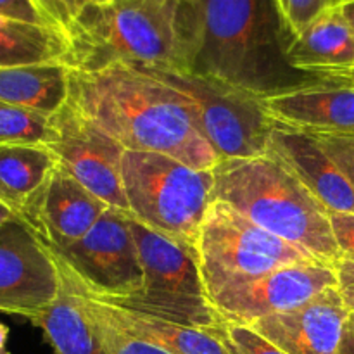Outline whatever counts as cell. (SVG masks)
I'll use <instances>...</instances> for the list:
<instances>
[{"label":"cell","mask_w":354,"mask_h":354,"mask_svg":"<svg viewBox=\"0 0 354 354\" xmlns=\"http://www.w3.org/2000/svg\"><path fill=\"white\" fill-rule=\"evenodd\" d=\"M69 68L61 61L0 68V102L54 114L68 102Z\"/></svg>","instance_id":"d6986e66"},{"label":"cell","mask_w":354,"mask_h":354,"mask_svg":"<svg viewBox=\"0 0 354 354\" xmlns=\"http://www.w3.org/2000/svg\"><path fill=\"white\" fill-rule=\"evenodd\" d=\"M59 265V263H57ZM61 266V265H59ZM62 268V266H61ZM64 270V268H62ZM66 272V270H64ZM68 275V272H66ZM73 287L82 294L92 310H95L100 317L109 320L116 327L123 328L128 334L138 339L152 342L159 348L166 349L171 354H239L228 337L227 327L225 328H199L189 325L173 324V322L161 320V318L149 317V315L135 313V311L121 310L95 299L80 286L73 282Z\"/></svg>","instance_id":"e0dca14e"},{"label":"cell","mask_w":354,"mask_h":354,"mask_svg":"<svg viewBox=\"0 0 354 354\" xmlns=\"http://www.w3.org/2000/svg\"><path fill=\"white\" fill-rule=\"evenodd\" d=\"M213 201L230 204L263 230L317 261L335 266L342 258L328 209L272 152L225 159L213 168Z\"/></svg>","instance_id":"3957f363"},{"label":"cell","mask_w":354,"mask_h":354,"mask_svg":"<svg viewBox=\"0 0 354 354\" xmlns=\"http://www.w3.org/2000/svg\"><path fill=\"white\" fill-rule=\"evenodd\" d=\"M45 147L57 166L109 207L130 214L121 180V162L127 149L107 131L82 113L73 102H66L48 120Z\"/></svg>","instance_id":"30bf717a"},{"label":"cell","mask_w":354,"mask_h":354,"mask_svg":"<svg viewBox=\"0 0 354 354\" xmlns=\"http://www.w3.org/2000/svg\"><path fill=\"white\" fill-rule=\"evenodd\" d=\"M135 68L175 88L189 102L201 135L209 142L220 161L258 158L268 152L275 123L266 114L259 95L220 78L183 69Z\"/></svg>","instance_id":"52a82bcc"},{"label":"cell","mask_w":354,"mask_h":354,"mask_svg":"<svg viewBox=\"0 0 354 354\" xmlns=\"http://www.w3.org/2000/svg\"><path fill=\"white\" fill-rule=\"evenodd\" d=\"M273 123L308 133L354 135V90L320 80L311 85L261 97Z\"/></svg>","instance_id":"2e32d148"},{"label":"cell","mask_w":354,"mask_h":354,"mask_svg":"<svg viewBox=\"0 0 354 354\" xmlns=\"http://www.w3.org/2000/svg\"><path fill=\"white\" fill-rule=\"evenodd\" d=\"M50 116L0 102V145H44Z\"/></svg>","instance_id":"603a6c76"},{"label":"cell","mask_w":354,"mask_h":354,"mask_svg":"<svg viewBox=\"0 0 354 354\" xmlns=\"http://www.w3.org/2000/svg\"><path fill=\"white\" fill-rule=\"evenodd\" d=\"M121 180L135 220L176 241L197 244L213 203V169H196L159 152L127 151Z\"/></svg>","instance_id":"8992f818"},{"label":"cell","mask_w":354,"mask_h":354,"mask_svg":"<svg viewBox=\"0 0 354 354\" xmlns=\"http://www.w3.org/2000/svg\"><path fill=\"white\" fill-rule=\"evenodd\" d=\"M286 57L296 71L317 76L354 68V31L341 7L320 14L294 35Z\"/></svg>","instance_id":"ac0fdd59"},{"label":"cell","mask_w":354,"mask_h":354,"mask_svg":"<svg viewBox=\"0 0 354 354\" xmlns=\"http://www.w3.org/2000/svg\"><path fill=\"white\" fill-rule=\"evenodd\" d=\"M337 273V289L344 299L346 306L354 313V258L344 256L335 265Z\"/></svg>","instance_id":"4dcf8cb0"},{"label":"cell","mask_w":354,"mask_h":354,"mask_svg":"<svg viewBox=\"0 0 354 354\" xmlns=\"http://www.w3.org/2000/svg\"><path fill=\"white\" fill-rule=\"evenodd\" d=\"M14 216H16V214H14L12 211L7 209L6 206H2V204H0V225H2L3 221L10 220V218H14Z\"/></svg>","instance_id":"e575fe53"},{"label":"cell","mask_w":354,"mask_h":354,"mask_svg":"<svg viewBox=\"0 0 354 354\" xmlns=\"http://www.w3.org/2000/svg\"><path fill=\"white\" fill-rule=\"evenodd\" d=\"M48 252L86 294L99 299L130 297L144 286L128 213L116 207H107L75 244Z\"/></svg>","instance_id":"9c48e42d"},{"label":"cell","mask_w":354,"mask_h":354,"mask_svg":"<svg viewBox=\"0 0 354 354\" xmlns=\"http://www.w3.org/2000/svg\"><path fill=\"white\" fill-rule=\"evenodd\" d=\"M107 207L104 201L55 165L17 218L33 230L45 248L57 251L80 241Z\"/></svg>","instance_id":"5bb4252c"},{"label":"cell","mask_w":354,"mask_h":354,"mask_svg":"<svg viewBox=\"0 0 354 354\" xmlns=\"http://www.w3.org/2000/svg\"><path fill=\"white\" fill-rule=\"evenodd\" d=\"M59 275L61 287L57 296L31 324L41 328L55 354H106L61 266Z\"/></svg>","instance_id":"ffe728a7"},{"label":"cell","mask_w":354,"mask_h":354,"mask_svg":"<svg viewBox=\"0 0 354 354\" xmlns=\"http://www.w3.org/2000/svg\"><path fill=\"white\" fill-rule=\"evenodd\" d=\"M330 287H337L335 266L304 261L227 287L213 294L211 303L225 324L249 327L261 318L303 306Z\"/></svg>","instance_id":"8fae6325"},{"label":"cell","mask_w":354,"mask_h":354,"mask_svg":"<svg viewBox=\"0 0 354 354\" xmlns=\"http://www.w3.org/2000/svg\"><path fill=\"white\" fill-rule=\"evenodd\" d=\"M354 187V135L311 133Z\"/></svg>","instance_id":"484cf974"},{"label":"cell","mask_w":354,"mask_h":354,"mask_svg":"<svg viewBox=\"0 0 354 354\" xmlns=\"http://www.w3.org/2000/svg\"><path fill=\"white\" fill-rule=\"evenodd\" d=\"M68 100L127 151L159 152L196 169H213L220 162L201 135L189 102L135 66L69 69Z\"/></svg>","instance_id":"7a4b0ae2"},{"label":"cell","mask_w":354,"mask_h":354,"mask_svg":"<svg viewBox=\"0 0 354 354\" xmlns=\"http://www.w3.org/2000/svg\"><path fill=\"white\" fill-rule=\"evenodd\" d=\"M227 332L239 354H287L249 327L227 324Z\"/></svg>","instance_id":"83f0119b"},{"label":"cell","mask_w":354,"mask_h":354,"mask_svg":"<svg viewBox=\"0 0 354 354\" xmlns=\"http://www.w3.org/2000/svg\"><path fill=\"white\" fill-rule=\"evenodd\" d=\"M62 272H64V270H62ZM69 283H71V280H69ZM71 287H73V283H71ZM73 290H75L76 297H78L80 308H82L83 313L88 317V320H90V324H92L93 330H95L97 337H99L100 342H102L106 354H171V353L166 351V349L159 348V346L152 344V342L144 341V339L135 337V335L124 332L123 328H120V327H116L114 324H111L109 320H106L104 317H100L95 310H92V308L86 304V301L83 299L82 294H80L75 287H73Z\"/></svg>","instance_id":"cb8c5ba5"},{"label":"cell","mask_w":354,"mask_h":354,"mask_svg":"<svg viewBox=\"0 0 354 354\" xmlns=\"http://www.w3.org/2000/svg\"><path fill=\"white\" fill-rule=\"evenodd\" d=\"M55 159L45 145H0V204L19 214L38 192Z\"/></svg>","instance_id":"44dd1931"},{"label":"cell","mask_w":354,"mask_h":354,"mask_svg":"<svg viewBox=\"0 0 354 354\" xmlns=\"http://www.w3.org/2000/svg\"><path fill=\"white\" fill-rule=\"evenodd\" d=\"M277 2V6H279V9H280V14H282V19H283V9H286V0H275ZM286 24V23H283ZM287 30V28H286Z\"/></svg>","instance_id":"d590c367"},{"label":"cell","mask_w":354,"mask_h":354,"mask_svg":"<svg viewBox=\"0 0 354 354\" xmlns=\"http://www.w3.org/2000/svg\"><path fill=\"white\" fill-rule=\"evenodd\" d=\"M320 80H327V82L337 83V85L348 86L354 90V68L344 69V71L327 73V75H320Z\"/></svg>","instance_id":"1f68e13d"},{"label":"cell","mask_w":354,"mask_h":354,"mask_svg":"<svg viewBox=\"0 0 354 354\" xmlns=\"http://www.w3.org/2000/svg\"><path fill=\"white\" fill-rule=\"evenodd\" d=\"M128 221L140 256L144 286L130 297L95 299L121 310L189 327H227L204 286L196 245L152 230L131 214H128Z\"/></svg>","instance_id":"5b68a950"},{"label":"cell","mask_w":354,"mask_h":354,"mask_svg":"<svg viewBox=\"0 0 354 354\" xmlns=\"http://www.w3.org/2000/svg\"><path fill=\"white\" fill-rule=\"evenodd\" d=\"M7 339H9V327L0 322V354H10L7 351Z\"/></svg>","instance_id":"836d02e7"},{"label":"cell","mask_w":354,"mask_h":354,"mask_svg":"<svg viewBox=\"0 0 354 354\" xmlns=\"http://www.w3.org/2000/svg\"><path fill=\"white\" fill-rule=\"evenodd\" d=\"M201 273L213 294L273 270L317 261L283 239L263 230L223 201H213L197 235Z\"/></svg>","instance_id":"ba28073f"},{"label":"cell","mask_w":354,"mask_h":354,"mask_svg":"<svg viewBox=\"0 0 354 354\" xmlns=\"http://www.w3.org/2000/svg\"><path fill=\"white\" fill-rule=\"evenodd\" d=\"M92 2H97V0H83V3H85V6H88V3H92Z\"/></svg>","instance_id":"8d00e7d4"},{"label":"cell","mask_w":354,"mask_h":354,"mask_svg":"<svg viewBox=\"0 0 354 354\" xmlns=\"http://www.w3.org/2000/svg\"><path fill=\"white\" fill-rule=\"evenodd\" d=\"M353 320H354V313H353Z\"/></svg>","instance_id":"f35d334b"},{"label":"cell","mask_w":354,"mask_h":354,"mask_svg":"<svg viewBox=\"0 0 354 354\" xmlns=\"http://www.w3.org/2000/svg\"><path fill=\"white\" fill-rule=\"evenodd\" d=\"M180 0H109L83 7L66 30L64 64L99 71L113 64L182 68Z\"/></svg>","instance_id":"277c9868"},{"label":"cell","mask_w":354,"mask_h":354,"mask_svg":"<svg viewBox=\"0 0 354 354\" xmlns=\"http://www.w3.org/2000/svg\"><path fill=\"white\" fill-rule=\"evenodd\" d=\"M328 220L342 258L344 256L354 258V213L328 211Z\"/></svg>","instance_id":"f546056e"},{"label":"cell","mask_w":354,"mask_h":354,"mask_svg":"<svg viewBox=\"0 0 354 354\" xmlns=\"http://www.w3.org/2000/svg\"><path fill=\"white\" fill-rule=\"evenodd\" d=\"M66 38L44 24L0 19V68L64 61Z\"/></svg>","instance_id":"7402d4cb"},{"label":"cell","mask_w":354,"mask_h":354,"mask_svg":"<svg viewBox=\"0 0 354 354\" xmlns=\"http://www.w3.org/2000/svg\"><path fill=\"white\" fill-rule=\"evenodd\" d=\"M249 328L287 354H354L353 311L337 287L303 306L261 318Z\"/></svg>","instance_id":"4fadbf2b"},{"label":"cell","mask_w":354,"mask_h":354,"mask_svg":"<svg viewBox=\"0 0 354 354\" xmlns=\"http://www.w3.org/2000/svg\"><path fill=\"white\" fill-rule=\"evenodd\" d=\"M268 152L280 159L328 211L354 213V187L315 135L273 124Z\"/></svg>","instance_id":"9a60e30c"},{"label":"cell","mask_w":354,"mask_h":354,"mask_svg":"<svg viewBox=\"0 0 354 354\" xmlns=\"http://www.w3.org/2000/svg\"><path fill=\"white\" fill-rule=\"evenodd\" d=\"M342 2L344 0H286L283 23H286L289 37L292 38L294 35L304 30L320 14L341 7Z\"/></svg>","instance_id":"d4e9b609"},{"label":"cell","mask_w":354,"mask_h":354,"mask_svg":"<svg viewBox=\"0 0 354 354\" xmlns=\"http://www.w3.org/2000/svg\"><path fill=\"white\" fill-rule=\"evenodd\" d=\"M0 19L50 26L33 0H0Z\"/></svg>","instance_id":"f1b7e54d"},{"label":"cell","mask_w":354,"mask_h":354,"mask_svg":"<svg viewBox=\"0 0 354 354\" xmlns=\"http://www.w3.org/2000/svg\"><path fill=\"white\" fill-rule=\"evenodd\" d=\"M183 71L259 97L320 82L287 62L289 33L275 0H180Z\"/></svg>","instance_id":"6da1fadb"},{"label":"cell","mask_w":354,"mask_h":354,"mask_svg":"<svg viewBox=\"0 0 354 354\" xmlns=\"http://www.w3.org/2000/svg\"><path fill=\"white\" fill-rule=\"evenodd\" d=\"M47 23L62 35L73 23L80 10L85 7L83 0H33Z\"/></svg>","instance_id":"4316f807"},{"label":"cell","mask_w":354,"mask_h":354,"mask_svg":"<svg viewBox=\"0 0 354 354\" xmlns=\"http://www.w3.org/2000/svg\"><path fill=\"white\" fill-rule=\"evenodd\" d=\"M341 12L342 16L346 17L349 26H351V30L354 31V0H344L341 6Z\"/></svg>","instance_id":"d6a6232c"},{"label":"cell","mask_w":354,"mask_h":354,"mask_svg":"<svg viewBox=\"0 0 354 354\" xmlns=\"http://www.w3.org/2000/svg\"><path fill=\"white\" fill-rule=\"evenodd\" d=\"M61 287L54 256L21 218L0 225V311L33 322Z\"/></svg>","instance_id":"7c38bea8"},{"label":"cell","mask_w":354,"mask_h":354,"mask_svg":"<svg viewBox=\"0 0 354 354\" xmlns=\"http://www.w3.org/2000/svg\"><path fill=\"white\" fill-rule=\"evenodd\" d=\"M97 2H109V0H97Z\"/></svg>","instance_id":"74e56055"}]
</instances>
